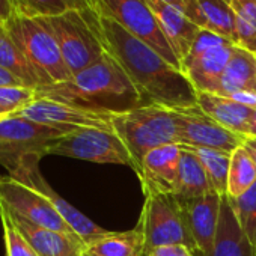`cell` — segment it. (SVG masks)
Returning a JSON list of instances; mask_svg holds the SVG:
<instances>
[{
    "instance_id": "1",
    "label": "cell",
    "mask_w": 256,
    "mask_h": 256,
    "mask_svg": "<svg viewBox=\"0 0 256 256\" xmlns=\"http://www.w3.org/2000/svg\"><path fill=\"white\" fill-rule=\"evenodd\" d=\"M107 53L122 66L148 104L170 110L198 106V92L184 72L110 18L100 17Z\"/></svg>"
},
{
    "instance_id": "2",
    "label": "cell",
    "mask_w": 256,
    "mask_h": 256,
    "mask_svg": "<svg viewBox=\"0 0 256 256\" xmlns=\"http://www.w3.org/2000/svg\"><path fill=\"white\" fill-rule=\"evenodd\" d=\"M36 98L107 114L128 113L148 104L108 53L66 82L38 88Z\"/></svg>"
},
{
    "instance_id": "3",
    "label": "cell",
    "mask_w": 256,
    "mask_h": 256,
    "mask_svg": "<svg viewBox=\"0 0 256 256\" xmlns=\"http://www.w3.org/2000/svg\"><path fill=\"white\" fill-rule=\"evenodd\" d=\"M42 20L56 38L71 76L94 65L107 53L100 16L94 10H68Z\"/></svg>"
},
{
    "instance_id": "4",
    "label": "cell",
    "mask_w": 256,
    "mask_h": 256,
    "mask_svg": "<svg viewBox=\"0 0 256 256\" xmlns=\"http://www.w3.org/2000/svg\"><path fill=\"white\" fill-rule=\"evenodd\" d=\"M112 125L136 162V172L150 151L163 145H178L175 110L158 104H146L128 113L114 114Z\"/></svg>"
},
{
    "instance_id": "5",
    "label": "cell",
    "mask_w": 256,
    "mask_h": 256,
    "mask_svg": "<svg viewBox=\"0 0 256 256\" xmlns=\"http://www.w3.org/2000/svg\"><path fill=\"white\" fill-rule=\"evenodd\" d=\"M4 24L36 71L41 88L62 83L72 77L62 58L56 38L42 18L11 12Z\"/></svg>"
},
{
    "instance_id": "6",
    "label": "cell",
    "mask_w": 256,
    "mask_h": 256,
    "mask_svg": "<svg viewBox=\"0 0 256 256\" xmlns=\"http://www.w3.org/2000/svg\"><path fill=\"white\" fill-rule=\"evenodd\" d=\"M72 130L76 128L52 126L18 114L0 118V164L10 175L24 157H46L48 146Z\"/></svg>"
},
{
    "instance_id": "7",
    "label": "cell",
    "mask_w": 256,
    "mask_h": 256,
    "mask_svg": "<svg viewBox=\"0 0 256 256\" xmlns=\"http://www.w3.org/2000/svg\"><path fill=\"white\" fill-rule=\"evenodd\" d=\"M139 223L144 228L146 256L157 247L184 244L194 252L181 202L172 193L145 192Z\"/></svg>"
},
{
    "instance_id": "8",
    "label": "cell",
    "mask_w": 256,
    "mask_h": 256,
    "mask_svg": "<svg viewBox=\"0 0 256 256\" xmlns=\"http://www.w3.org/2000/svg\"><path fill=\"white\" fill-rule=\"evenodd\" d=\"M47 156H60L92 163L124 164L138 170V164L128 152L122 139L113 130L78 126L71 133L56 139Z\"/></svg>"
},
{
    "instance_id": "9",
    "label": "cell",
    "mask_w": 256,
    "mask_h": 256,
    "mask_svg": "<svg viewBox=\"0 0 256 256\" xmlns=\"http://www.w3.org/2000/svg\"><path fill=\"white\" fill-rule=\"evenodd\" d=\"M95 11L122 26L126 32L154 48L170 65L181 70V64L164 38L146 0H94Z\"/></svg>"
},
{
    "instance_id": "10",
    "label": "cell",
    "mask_w": 256,
    "mask_h": 256,
    "mask_svg": "<svg viewBox=\"0 0 256 256\" xmlns=\"http://www.w3.org/2000/svg\"><path fill=\"white\" fill-rule=\"evenodd\" d=\"M0 204L6 206L11 212L38 226L78 238V235L48 202V199L10 175H0Z\"/></svg>"
},
{
    "instance_id": "11",
    "label": "cell",
    "mask_w": 256,
    "mask_h": 256,
    "mask_svg": "<svg viewBox=\"0 0 256 256\" xmlns=\"http://www.w3.org/2000/svg\"><path fill=\"white\" fill-rule=\"evenodd\" d=\"M41 156H28L24 157L20 164L17 166V169L10 174V176H12L14 180L32 187L34 190H36L38 193H41L46 199H48V202L54 206V210L62 216V218L70 224V228L78 235V238L88 246L89 242L104 236L106 234H108L110 230L98 226L96 223H94L89 217H86L83 212H80L77 208H74L70 202H66L48 182L47 180L42 176L41 170H40V162H41Z\"/></svg>"
},
{
    "instance_id": "12",
    "label": "cell",
    "mask_w": 256,
    "mask_h": 256,
    "mask_svg": "<svg viewBox=\"0 0 256 256\" xmlns=\"http://www.w3.org/2000/svg\"><path fill=\"white\" fill-rule=\"evenodd\" d=\"M178 145L181 148H206L232 154L242 146L246 136L234 133L206 116L199 107L175 110Z\"/></svg>"
},
{
    "instance_id": "13",
    "label": "cell",
    "mask_w": 256,
    "mask_h": 256,
    "mask_svg": "<svg viewBox=\"0 0 256 256\" xmlns=\"http://www.w3.org/2000/svg\"><path fill=\"white\" fill-rule=\"evenodd\" d=\"M16 114L52 126H66V128L88 126V128H101V130H113L112 120L114 116V114L77 108L46 98H36L34 102H30Z\"/></svg>"
},
{
    "instance_id": "14",
    "label": "cell",
    "mask_w": 256,
    "mask_h": 256,
    "mask_svg": "<svg viewBox=\"0 0 256 256\" xmlns=\"http://www.w3.org/2000/svg\"><path fill=\"white\" fill-rule=\"evenodd\" d=\"M198 256H210L218 229L222 196L208 193L190 200H180Z\"/></svg>"
},
{
    "instance_id": "15",
    "label": "cell",
    "mask_w": 256,
    "mask_h": 256,
    "mask_svg": "<svg viewBox=\"0 0 256 256\" xmlns=\"http://www.w3.org/2000/svg\"><path fill=\"white\" fill-rule=\"evenodd\" d=\"M234 48L235 46L230 41H223L218 46H214L193 58H186L181 62V71L196 92H220L222 76L234 53Z\"/></svg>"
},
{
    "instance_id": "16",
    "label": "cell",
    "mask_w": 256,
    "mask_h": 256,
    "mask_svg": "<svg viewBox=\"0 0 256 256\" xmlns=\"http://www.w3.org/2000/svg\"><path fill=\"white\" fill-rule=\"evenodd\" d=\"M181 152L180 145L170 144L158 146L144 157L138 172L144 193L157 192L174 194Z\"/></svg>"
},
{
    "instance_id": "17",
    "label": "cell",
    "mask_w": 256,
    "mask_h": 256,
    "mask_svg": "<svg viewBox=\"0 0 256 256\" xmlns=\"http://www.w3.org/2000/svg\"><path fill=\"white\" fill-rule=\"evenodd\" d=\"M146 4L181 64V60L188 54L202 29L193 23L184 11L163 2V0H146Z\"/></svg>"
},
{
    "instance_id": "18",
    "label": "cell",
    "mask_w": 256,
    "mask_h": 256,
    "mask_svg": "<svg viewBox=\"0 0 256 256\" xmlns=\"http://www.w3.org/2000/svg\"><path fill=\"white\" fill-rule=\"evenodd\" d=\"M6 211L11 216L14 226L29 241V244L35 248V252L40 256H82L84 253L86 244L82 240L68 236L65 234H60V232H56V230H52V229H47L42 226H38V224L11 212L8 208H6Z\"/></svg>"
},
{
    "instance_id": "19",
    "label": "cell",
    "mask_w": 256,
    "mask_h": 256,
    "mask_svg": "<svg viewBox=\"0 0 256 256\" xmlns=\"http://www.w3.org/2000/svg\"><path fill=\"white\" fill-rule=\"evenodd\" d=\"M198 106L206 116L222 126L247 138L253 113L252 107H247L229 96L208 92H198Z\"/></svg>"
},
{
    "instance_id": "20",
    "label": "cell",
    "mask_w": 256,
    "mask_h": 256,
    "mask_svg": "<svg viewBox=\"0 0 256 256\" xmlns=\"http://www.w3.org/2000/svg\"><path fill=\"white\" fill-rule=\"evenodd\" d=\"M188 18L200 29H206L235 46L236 16L232 0H192Z\"/></svg>"
},
{
    "instance_id": "21",
    "label": "cell",
    "mask_w": 256,
    "mask_h": 256,
    "mask_svg": "<svg viewBox=\"0 0 256 256\" xmlns=\"http://www.w3.org/2000/svg\"><path fill=\"white\" fill-rule=\"evenodd\" d=\"M210 256H256V248L242 234L228 196H222L218 229Z\"/></svg>"
},
{
    "instance_id": "22",
    "label": "cell",
    "mask_w": 256,
    "mask_h": 256,
    "mask_svg": "<svg viewBox=\"0 0 256 256\" xmlns=\"http://www.w3.org/2000/svg\"><path fill=\"white\" fill-rule=\"evenodd\" d=\"M84 254L88 256H146L144 228L138 222L136 228L125 232H108L89 242Z\"/></svg>"
},
{
    "instance_id": "23",
    "label": "cell",
    "mask_w": 256,
    "mask_h": 256,
    "mask_svg": "<svg viewBox=\"0 0 256 256\" xmlns=\"http://www.w3.org/2000/svg\"><path fill=\"white\" fill-rule=\"evenodd\" d=\"M238 92H256V56L235 46L222 76L218 95L232 96Z\"/></svg>"
},
{
    "instance_id": "24",
    "label": "cell",
    "mask_w": 256,
    "mask_h": 256,
    "mask_svg": "<svg viewBox=\"0 0 256 256\" xmlns=\"http://www.w3.org/2000/svg\"><path fill=\"white\" fill-rule=\"evenodd\" d=\"M181 150L182 152L174 190L175 198L178 200H190L208 193H216L198 156L190 150Z\"/></svg>"
},
{
    "instance_id": "25",
    "label": "cell",
    "mask_w": 256,
    "mask_h": 256,
    "mask_svg": "<svg viewBox=\"0 0 256 256\" xmlns=\"http://www.w3.org/2000/svg\"><path fill=\"white\" fill-rule=\"evenodd\" d=\"M0 66L20 78L24 86L35 89L41 88V80L36 71L32 68L4 23H0Z\"/></svg>"
},
{
    "instance_id": "26",
    "label": "cell",
    "mask_w": 256,
    "mask_h": 256,
    "mask_svg": "<svg viewBox=\"0 0 256 256\" xmlns=\"http://www.w3.org/2000/svg\"><path fill=\"white\" fill-rule=\"evenodd\" d=\"M256 182V164L244 150L240 146L230 154V164L228 174V198H238L246 193Z\"/></svg>"
},
{
    "instance_id": "27",
    "label": "cell",
    "mask_w": 256,
    "mask_h": 256,
    "mask_svg": "<svg viewBox=\"0 0 256 256\" xmlns=\"http://www.w3.org/2000/svg\"><path fill=\"white\" fill-rule=\"evenodd\" d=\"M186 150H190L198 156L214 192L220 196H226L230 154L216 150H206V148H186Z\"/></svg>"
},
{
    "instance_id": "28",
    "label": "cell",
    "mask_w": 256,
    "mask_h": 256,
    "mask_svg": "<svg viewBox=\"0 0 256 256\" xmlns=\"http://www.w3.org/2000/svg\"><path fill=\"white\" fill-rule=\"evenodd\" d=\"M228 199L242 234L256 248V182L241 196Z\"/></svg>"
},
{
    "instance_id": "29",
    "label": "cell",
    "mask_w": 256,
    "mask_h": 256,
    "mask_svg": "<svg viewBox=\"0 0 256 256\" xmlns=\"http://www.w3.org/2000/svg\"><path fill=\"white\" fill-rule=\"evenodd\" d=\"M12 12L32 18H47L68 11L65 0H10Z\"/></svg>"
},
{
    "instance_id": "30",
    "label": "cell",
    "mask_w": 256,
    "mask_h": 256,
    "mask_svg": "<svg viewBox=\"0 0 256 256\" xmlns=\"http://www.w3.org/2000/svg\"><path fill=\"white\" fill-rule=\"evenodd\" d=\"M0 222L4 226V238L6 247V256H40L29 241L14 226L10 212L4 205H0Z\"/></svg>"
},
{
    "instance_id": "31",
    "label": "cell",
    "mask_w": 256,
    "mask_h": 256,
    "mask_svg": "<svg viewBox=\"0 0 256 256\" xmlns=\"http://www.w3.org/2000/svg\"><path fill=\"white\" fill-rule=\"evenodd\" d=\"M36 100V89L29 86H0V110L16 114Z\"/></svg>"
},
{
    "instance_id": "32",
    "label": "cell",
    "mask_w": 256,
    "mask_h": 256,
    "mask_svg": "<svg viewBox=\"0 0 256 256\" xmlns=\"http://www.w3.org/2000/svg\"><path fill=\"white\" fill-rule=\"evenodd\" d=\"M235 46L256 56V29L238 17L235 22Z\"/></svg>"
},
{
    "instance_id": "33",
    "label": "cell",
    "mask_w": 256,
    "mask_h": 256,
    "mask_svg": "<svg viewBox=\"0 0 256 256\" xmlns=\"http://www.w3.org/2000/svg\"><path fill=\"white\" fill-rule=\"evenodd\" d=\"M235 16L256 29V0H232Z\"/></svg>"
},
{
    "instance_id": "34",
    "label": "cell",
    "mask_w": 256,
    "mask_h": 256,
    "mask_svg": "<svg viewBox=\"0 0 256 256\" xmlns=\"http://www.w3.org/2000/svg\"><path fill=\"white\" fill-rule=\"evenodd\" d=\"M148 256H196L194 252L184 244H169L154 248Z\"/></svg>"
},
{
    "instance_id": "35",
    "label": "cell",
    "mask_w": 256,
    "mask_h": 256,
    "mask_svg": "<svg viewBox=\"0 0 256 256\" xmlns=\"http://www.w3.org/2000/svg\"><path fill=\"white\" fill-rule=\"evenodd\" d=\"M0 86H24L20 78L0 66Z\"/></svg>"
},
{
    "instance_id": "36",
    "label": "cell",
    "mask_w": 256,
    "mask_h": 256,
    "mask_svg": "<svg viewBox=\"0 0 256 256\" xmlns=\"http://www.w3.org/2000/svg\"><path fill=\"white\" fill-rule=\"evenodd\" d=\"M65 4L68 5L70 10H94L95 11L94 0H65Z\"/></svg>"
},
{
    "instance_id": "37",
    "label": "cell",
    "mask_w": 256,
    "mask_h": 256,
    "mask_svg": "<svg viewBox=\"0 0 256 256\" xmlns=\"http://www.w3.org/2000/svg\"><path fill=\"white\" fill-rule=\"evenodd\" d=\"M166 4H170L176 8H180L181 11H184L188 17L190 11H192V0H163Z\"/></svg>"
},
{
    "instance_id": "38",
    "label": "cell",
    "mask_w": 256,
    "mask_h": 256,
    "mask_svg": "<svg viewBox=\"0 0 256 256\" xmlns=\"http://www.w3.org/2000/svg\"><path fill=\"white\" fill-rule=\"evenodd\" d=\"M244 150L248 152V156L252 157V160L256 164V139H252V138H247L246 142L242 144Z\"/></svg>"
},
{
    "instance_id": "39",
    "label": "cell",
    "mask_w": 256,
    "mask_h": 256,
    "mask_svg": "<svg viewBox=\"0 0 256 256\" xmlns=\"http://www.w3.org/2000/svg\"><path fill=\"white\" fill-rule=\"evenodd\" d=\"M12 10H11V5H10V0H0V18L4 22L11 16Z\"/></svg>"
},
{
    "instance_id": "40",
    "label": "cell",
    "mask_w": 256,
    "mask_h": 256,
    "mask_svg": "<svg viewBox=\"0 0 256 256\" xmlns=\"http://www.w3.org/2000/svg\"><path fill=\"white\" fill-rule=\"evenodd\" d=\"M247 138L256 139V107L253 108L252 118H250V125H248V134Z\"/></svg>"
},
{
    "instance_id": "41",
    "label": "cell",
    "mask_w": 256,
    "mask_h": 256,
    "mask_svg": "<svg viewBox=\"0 0 256 256\" xmlns=\"http://www.w3.org/2000/svg\"><path fill=\"white\" fill-rule=\"evenodd\" d=\"M5 116H6V114H4V112L0 110V118H5Z\"/></svg>"
},
{
    "instance_id": "42",
    "label": "cell",
    "mask_w": 256,
    "mask_h": 256,
    "mask_svg": "<svg viewBox=\"0 0 256 256\" xmlns=\"http://www.w3.org/2000/svg\"><path fill=\"white\" fill-rule=\"evenodd\" d=\"M0 23H4V20H2V18H0Z\"/></svg>"
},
{
    "instance_id": "43",
    "label": "cell",
    "mask_w": 256,
    "mask_h": 256,
    "mask_svg": "<svg viewBox=\"0 0 256 256\" xmlns=\"http://www.w3.org/2000/svg\"><path fill=\"white\" fill-rule=\"evenodd\" d=\"M83 256H88V254H84V253H83Z\"/></svg>"
},
{
    "instance_id": "44",
    "label": "cell",
    "mask_w": 256,
    "mask_h": 256,
    "mask_svg": "<svg viewBox=\"0 0 256 256\" xmlns=\"http://www.w3.org/2000/svg\"><path fill=\"white\" fill-rule=\"evenodd\" d=\"M82 256H83V254H82Z\"/></svg>"
}]
</instances>
